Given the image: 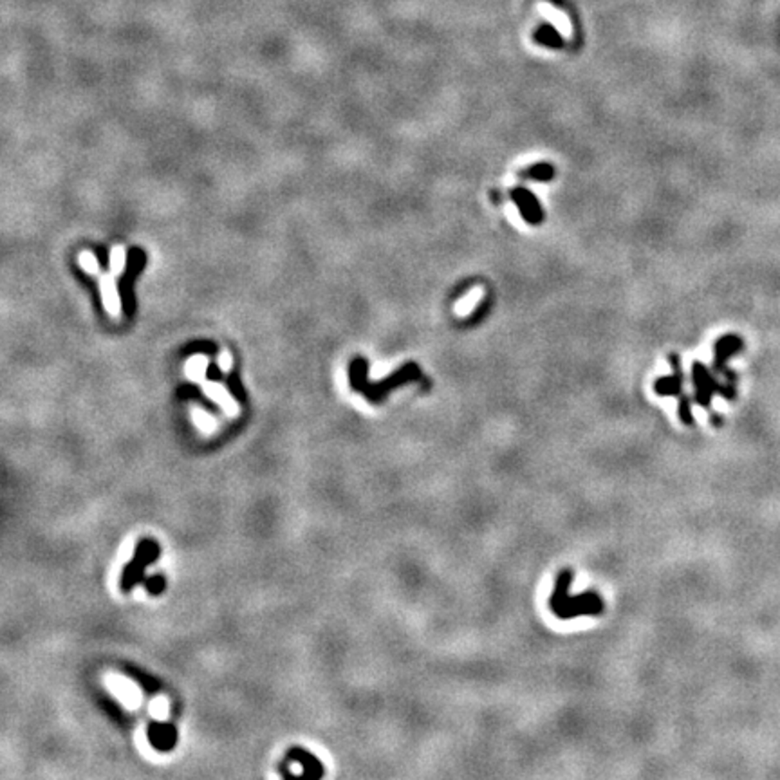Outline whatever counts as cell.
Returning a JSON list of instances; mask_svg holds the SVG:
<instances>
[{
    "mask_svg": "<svg viewBox=\"0 0 780 780\" xmlns=\"http://www.w3.org/2000/svg\"><path fill=\"white\" fill-rule=\"evenodd\" d=\"M192 415H194L195 425H197V427L201 428L202 432H214L215 427H217V423H215L214 417H212L210 414H206L204 410H199V408H195V410L192 412Z\"/></svg>",
    "mask_w": 780,
    "mask_h": 780,
    "instance_id": "4fadbf2b",
    "label": "cell"
},
{
    "mask_svg": "<svg viewBox=\"0 0 780 780\" xmlns=\"http://www.w3.org/2000/svg\"><path fill=\"white\" fill-rule=\"evenodd\" d=\"M573 582V571L563 569L558 573L555 591L549 600V609L560 620H571L578 616H598L602 614L603 605L602 596L596 591H586L578 596H569V586Z\"/></svg>",
    "mask_w": 780,
    "mask_h": 780,
    "instance_id": "6da1fadb",
    "label": "cell"
},
{
    "mask_svg": "<svg viewBox=\"0 0 780 780\" xmlns=\"http://www.w3.org/2000/svg\"><path fill=\"white\" fill-rule=\"evenodd\" d=\"M125 264H127V251H125V246L121 244L114 246V248L110 249V260H109L110 271H113L116 276L121 275L125 269Z\"/></svg>",
    "mask_w": 780,
    "mask_h": 780,
    "instance_id": "30bf717a",
    "label": "cell"
},
{
    "mask_svg": "<svg viewBox=\"0 0 780 780\" xmlns=\"http://www.w3.org/2000/svg\"><path fill=\"white\" fill-rule=\"evenodd\" d=\"M150 714L154 715L155 719H167L168 717V703H167V699L165 697H157L154 699L150 703Z\"/></svg>",
    "mask_w": 780,
    "mask_h": 780,
    "instance_id": "9a60e30c",
    "label": "cell"
},
{
    "mask_svg": "<svg viewBox=\"0 0 780 780\" xmlns=\"http://www.w3.org/2000/svg\"><path fill=\"white\" fill-rule=\"evenodd\" d=\"M511 199L515 201L516 208L522 214L524 221H528L529 224H540L544 219V212L540 208L539 201H536L535 195L528 190V188L516 187L511 190Z\"/></svg>",
    "mask_w": 780,
    "mask_h": 780,
    "instance_id": "277c9868",
    "label": "cell"
},
{
    "mask_svg": "<svg viewBox=\"0 0 780 780\" xmlns=\"http://www.w3.org/2000/svg\"><path fill=\"white\" fill-rule=\"evenodd\" d=\"M100 293L103 298V307L110 316L118 318L121 315V298L116 288V275L110 273H101L100 275Z\"/></svg>",
    "mask_w": 780,
    "mask_h": 780,
    "instance_id": "8992f818",
    "label": "cell"
},
{
    "mask_svg": "<svg viewBox=\"0 0 780 780\" xmlns=\"http://www.w3.org/2000/svg\"><path fill=\"white\" fill-rule=\"evenodd\" d=\"M712 423H714L715 427H721V425H722V420H721V417H719V415H712Z\"/></svg>",
    "mask_w": 780,
    "mask_h": 780,
    "instance_id": "e0dca14e",
    "label": "cell"
},
{
    "mask_svg": "<svg viewBox=\"0 0 780 780\" xmlns=\"http://www.w3.org/2000/svg\"><path fill=\"white\" fill-rule=\"evenodd\" d=\"M105 683L107 687H109V690L113 692V694L116 695V697L120 699L121 703H123L127 708L136 710V708L141 704V692L137 690L136 685H134L132 681H128L127 677H123V675L109 674L107 675Z\"/></svg>",
    "mask_w": 780,
    "mask_h": 780,
    "instance_id": "3957f363",
    "label": "cell"
},
{
    "mask_svg": "<svg viewBox=\"0 0 780 780\" xmlns=\"http://www.w3.org/2000/svg\"><path fill=\"white\" fill-rule=\"evenodd\" d=\"M206 370H208V358L202 356V354H195V356H192L190 360L187 361V367H184L187 378L192 381L204 380Z\"/></svg>",
    "mask_w": 780,
    "mask_h": 780,
    "instance_id": "9c48e42d",
    "label": "cell"
},
{
    "mask_svg": "<svg viewBox=\"0 0 780 780\" xmlns=\"http://www.w3.org/2000/svg\"><path fill=\"white\" fill-rule=\"evenodd\" d=\"M680 361H681L680 358L672 354L670 363H672V369H674V376L670 378L663 376L654 383V390H656L657 396H675L677 400L683 396L685 380H683V370H681Z\"/></svg>",
    "mask_w": 780,
    "mask_h": 780,
    "instance_id": "5b68a950",
    "label": "cell"
},
{
    "mask_svg": "<svg viewBox=\"0 0 780 780\" xmlns=\"http://www.w3.org/2000/svg\"><path fill=\"white\" fill-rule=\"evenodd\" d=\"M522 175L529 179H535V181H551L553 175H555V168L548 163H540L528 168L526 172H522Z\"/></svg>",
    "mask_w": 780,
    "mask_h": 780,
    "instance_id": "8fae6325",
    "label": "cell"
},
{
    "mask_svg": "<svg viewBox=\"0 0 780 780\" xmlns=\"http://www.w3.org/2000/svg\"><path fill=\"white\" fill-rule=\"evenodd\" d=\"M78 264H80V268H82L83 271L89 273V275H94V276L101 275L100 262H98L96 255H94L93 251L80 253V255H78Z\"/></svg>",
    "mask_w": 780,
    "mask_h": 780,
    "instance_id": "7c38bea8",
    "label": "cell"
},
{
    "mask_svg": "<svg viewBox=\"0 0 780 780\" xmlns=\"http://www.w3.org/2000/svg\"><path fill=\"white\" fill-rule=\"evenodd\" d=\"M677 415L685 425L692 427L694 425V415H692V407H690V397L683 396L680 397V407H677Z\"/></svg>",
    "mask_w": 780,
    "mask_h": 780,
    "instance_id": "5bb4252c",
    "label": "cell"
},
{
    "mask_svg": "<svg viewBox=\"0 0 780 780\" xmlns=\"http://www.w3.org/2000/svg\"><path fill=\"white\" fill-rule=\"evenodd\" d=\"M692 383H694L695 387L694 400L697 401V403L703 408H710V400L714 392L722 394V396L728 397V400L734 397V388L719 385L717 381L714 380V376L708 373L707 367H704L703 363H699V361L697 363H694V367H692Z\"/></svg>",
    "mask_w": 780,
    "mask_h": 780,
    "instance_id": "7a4b0ae2",
    "label": "cell"
},
{
    "mask_svg": "<svg viewBox=\"0 0 780 780\" xmlns=\"http://www.w3.org/2000/svg\"><path fill=\"white\" fill-rule=\"evenodd\" d=\"M217 365L219 369L222 370V373H229L233 367V356L228 353V350H222L221 356L217 358Z\"/></svg>",
    "mask_w": 780,
    "mask_h": 780,
    "instance_id": "2e32d148",
    "label": "cell"
},
{
    "mask_svg": "<svg viewBox=\"0 0 780 780\" xmlns=\"http://www.w3.org/2000/svg\"><path fill=\"white\" fill-rule=\"evenodd\" d=\"M539 11H540V15L544 16V19L549 20V22L555 26L556 31H558L560 35L571 36V22L562 11H558L556 8H553L551 4H546V2H540Z\"/></svg>",
    "mask_w": 780,
    "mask_h": 780,
    "instance_id": "ba28073f",
    "label": "cell"
},
{
    "mask_svg": "<svg viewBox=\"0 0 780 780\" xmlns=\"http://www.w3.org/2000/svg\"><path fill=\"white\" fill-rule=\"evenodd\" d=\"M202 390L210 400H214L222 410L228 415H237L239 414V405L237 401L229 396V392L222 387L221 383H215V381H208V383L202 385Z\"/></svg>",
    "mask_w": 780,
    "mask_h": 780,
    "instance_id": "52a82bcc",
    "label": "cell"
}]
</instances>
